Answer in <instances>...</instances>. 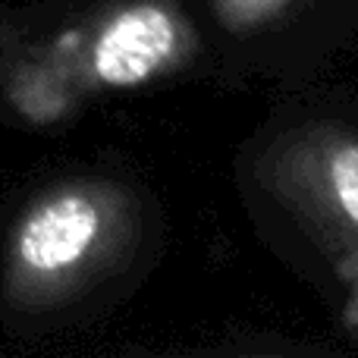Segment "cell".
Here are the masks:
<instances>
[{"label": "cell", "instance_id": "1", "mask_svg": "<svg viewBox=\"0 0 358 358\" xmlns=\"http://www.w3.org/2000/svg\"><path fill=\"white\" fill-rule=\"evenodd\" d=\"M101 214L85 195L63 192L38 204L16 233V264L29 273H60L92 248Z\"/></svg>", "mask_w": 358, "mask_h": 358}, {"label": "cell", "instance_id": "2", "mask_svg": "<svg viewBox=\"0 0 358 358\" xmlns=\"http://www.w3.org/2000/svg\"><path fill=\"white\" fill-rule=\"evenodd\" d=\"M173 44V19L161 6H136L104 29L94 48V69L107 85H136L167 60Z\"/></svg>", "mask_w": 358, "mask_h": 358}, {"label": "cell", "instance_id": "3", "mask_svg": "<svg viewBox=\"0 0 358 358\" xmlns=\"http://www.w3.org/2000/svg\"><path fill=\"white\" fill-rule=\"evenodd\" d=\"M334 182L346 214L358 223V145H349L334 161Z\"/></svg>", "mask_w": 358, "mask_h": 358}, {"label": "cell", "instance_id": "4", "mask_svg": "<svg viewBox=\"0 0 358 358\" xmlns=\"http://www.w3.org/2000/svg\"><path fill=\"white\" fill-rule=\"evenodd\" d=\"M239 3H261V0H239Z\"/></svg>", "mask_w": 358, "mask_h": 358}]
</instances>
